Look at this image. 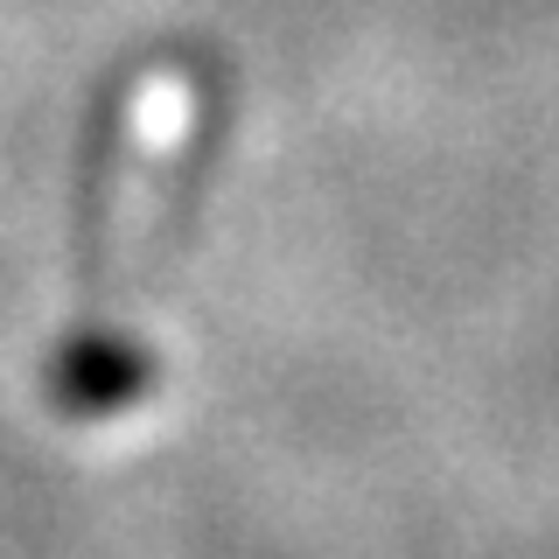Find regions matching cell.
Returning a JSON list of instances; mask_svg holds the SVG:
<instances>
[{
	"instance_id": "obj_1",
	"label": "cell",
	"mask_w": 559,
	"mask_h": 559,
	"mask_svg": "<svg viewBox=\"0 0 559 559\" xmlns=\"http://www.w3.org/2000/svg\"><path fill=\"white\" fill-rule=\"evenodd\" d=\"M182 133H189V84L182 78H147L133 92V112L119 127V147H112V203L98 217V252H92V294H84V314H78V343L63 349V406L78 413H112V406H133L140 399V378H147V357L133 343V322H127V294H133V252H154L162 245V189H168V168L182 154Z\"/></svg>"
}]
</instances>
